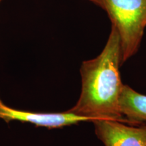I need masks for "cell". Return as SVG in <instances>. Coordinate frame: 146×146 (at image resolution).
Here are the masks:
<instances>
[{"instance_id":"obj_1","label":"cell","mask_w":146,"mask_h":146,"mask_svg":"<svg viewBox=\"0 0 146 146\" xmlns=\"http://www.w3.org/2000/svg\"><path fill=\"white\" fill-rule=\"evenodd\" d=\"M123 52L119 34L114 26L104 48L96 58L82 63L81 91L77 102L67 112L94 120H121L119 98L124 84L120 66Z\"/></svg>"},{"instance_id":"obj_2","label":"cell","mask_w":146,"mask_h":146,"mask_svg":"<svg viewBox=\"0 0 146 146\" xmlns=\"http://www.w3.org/2000/svg\"><path fill=\"white\" fill-rule=\"evenodd\" d=\"M108 14L121 41L123 64L137 52L146 27V0H90Z\"/></svg>"},{"instance_id":"obj_3","label":"cell","mask_w":146,"mask_h":146,"mask_svg":"<svg viewBox=\"0 0 146 146\" xmlns=\"http://www.w3.org/2000/svg\"><path fill=\"white\" fill-rule=\"evenodd\" d=\"M0 119L9 123L12 121L30 123L35 127L59 129L67 126L91 121L89 118L67 111L64 112H36L11 108L3 103L0 98Z\"/></svg>"},{"instance_id":"obj_4","label":"cell","mask_w":146,"mask_h":146,"mask_svg":"<svg viewBox=\"0 0 146 146\" xmlns=\"http://www.w3.org/2000/svg\"><path fill=\"white\" fill-rule=\"evenodd\" d=\"M92 123L104 146H146V126L126 125L118 120L98 119Z\"/></svg>"},{"instance_id":"obj_5","label":"cell","mask_w":146,"mask_h":146,"mask_svg":"<svg viewBox=\"0 0 146 146\" xmlns=\"http://www.w3.org/2000/svg\"><path fill=\"white\" fill-rule=\"evenodd\" d=\"M120 112L134 123L146 121V96L124 85L119 98Z\"/></svg>"},{"instance_id":"obj_6","label":"cell","mask_w":146,"mask_h":146,"mask_svg":"<svg viewBox=\"0 0 146 146\" xmlns=\"http://www.w3.org/2000/svg\"><path fill=\"white\" fill-rule=\"evenodd\" d=\"M1 1V0H0V1Z\"/></svg>"}]
</instances>
